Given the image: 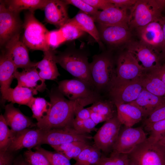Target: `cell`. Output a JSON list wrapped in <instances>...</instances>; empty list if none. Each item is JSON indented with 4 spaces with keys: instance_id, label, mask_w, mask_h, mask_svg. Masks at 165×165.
<instances>
[{
    "instance_id": "cell-8",
    "label": "cell",
    "mask_w": 165,
    "mask_h": 165,
    "mask_svg": "<svg viewBox=\"0 0 165 165\" xmlns=\"http://www.w3.org/2000/svg\"><path fill=\"white\" fill-rule=\"evenodd\" d=\"M126 48L139 65L146 72L160 68V54L151 47L139 41H129Z\"/></svg>"
},
{
    "instance_id": "cell-43",
    "label": "cell",
    "mask_w": 165,
    "mask_h": 165,
    "mask_svg": "<svg viewBox=\"0 0 165 165\" xmlns=\"http://www.w3.org/2000/svg\"><path fill=\"white\" fill-rule=\"evenodd\" d=\"M89 142L81 141L69 150L63 153L69 160L75 159L87 146L90 145Z\"/></svg>"
},
{
    "instance_id": "cell-32",
    "label": "cell",
    "mask_w": 165,
    "mask_h": 165,
    "mask_svg": "<svg viewBox=\"0 0 165 165\" xmlns=\"http://www.w3.org/2000/svg\"><path fill=\"white\" fill-rule=\"evenodd\" d=\"M114 103L110 99L103 98L96 101L90 107L91 111L96 113L104 117L106 121L117 115Z\"/></svg>"
},
{
    "instance_id": "cell-18",
    "label": "cell",
    "mask_w": 165,
    "mask_h": 165,
    "mask_svg": "<svg viewBox=\"0 0 165 165\" xmlns=\"http://www.w3.org/2000/svg\"><path fill=\"white\" fill-rule=\"evenodd\" d=\"M127 9L112 7L101 11H98L92 17L99 24L107 26H121L128 27L129 15Z\"/></svg>"
},
{
    "instance_id": "cell-36",
    "label": "cell",
    "mask_w": 165,
    "mask_h": 165,
    "mask_svg": "<svg viewBox=\"0 0 165 165\" xmlns=\"http://www.w3.org/2000/svg\"><path fill=\"white\" fill-rule=\"evenodd\" d=\"M59 29L65 41L73 40L78 38L83 35L86 33L69 20Z\"/></svg>"
},
{
    "instance_id": "cell-11",
    "label": "cell",
    "mask_w": 165,
    "mask_h": 165,
    "mask_svg": "<svg viewBox=\"0 0 165 165\" xmlns=\"http://www.w3.org/2000/svg\"><path fill=\"white\" fill-rule=\"evenodd\" d=\"M19 13L8 9L2 0H0V46H4L10 39L20 33L23 23L20 18Z\"/></svg>"
},
{
    "instance_id": "cell-15",
    "label": "cell",
    "mask_w": 165,
    "mask_h": 165,
    "mask_svg": "<svg viewBox=\"0 0 165 165\" xmlns=\"http://www.w3.org/2000/svg\"><path fill=\"white\" fill-rule=\"evenodd\" d=\"M161 17L145 26L136 28L140 41L153 48L160 54L164 42Z\"/></svg>"
},
{
    "instance_id": "cell-33",
    "label": "cell",
    "mask_w": 165,
    "mask_h": 165,
    "mask_svg": "<svg viewBox=\"0 0 165 165\" xmlns=\"http://www.w3.org/2000/svg\"><path fill=\"white\" fill-rule=\"evenodd\" d=\"M51 106L50 102L42 97H34L28 107L31 110L32 117L38 122L43 120L48 115Z\"/></svg>"
},
{
    "instance_id": "cell-9",
    "label": "cell",
    "mask_w": 165,
    "mask_h": 165,
    "mask_svg": "<svg viewBox=\"0 0 165 165\" xmlns=\"http://www.w3.org/2000/svg\"><path fill=\"white\" fill-rule=\"evenodd\" d=\"M143 89L139 81H125L116 77L107 92L114 104L129 103L137 99Z\"/></svg>"
},
{
    "instance_id": "cell-44",
    "label": "cell",
    "mask_w": 165,
    "mask_h": 165,
    "mask_svg": "<svg viewBox=\"0 0 165 165\" xmlns=\"http://www.w3.org/2000/svg\"><path fill=\"white\" fill-rule=\"evenodd\" d=\"M84 2L91 6L94 8L102 10L109 8L114 7L113 4L109 0H83Z\"/></svg>"
},
{
    "instance_id": "cell-20",
    "label": "cell",
    "mask_w": 165,
    "mask_h": 165,
    "mask_svg": "<svg viewBox=\"0 0 165 165\" xmlns=\"http://www.w3.org/2000/svg\"><path fill=\"white\" fill-rule=\"evenodd\" d=\"M101 41L112 46H118L130 41L131 36L128 27L99 24L97 28Z\"/></svg>"
},
{
    "instance_id": "cell-55",
    "label": "cell",
    "mask_w": 165,
    "mask_h": 165,
    "mask_svg": "<svg viewBox=\"0 0 165 165\" xmlns=\"http://www.w3.org/2000/svg\"><path fill=\"white\" fill-rule=\"evenodd\" d=\"M157 142L160 145L165 149V134Z\"/></svg>"
},
{
    "instance_id": "cell-5",
    "label": "cell",
    "mask_w": 165,
    "mask_h": 165,
    "mask_svg": "<svg viewBox=\"0 0 165 165\" xmlns=\"http://www.w3.org/2000/svg\"><path fill=\"white\" fill-rule=\"evenodd\" d=\"M23 28L22 41L28 48L44 52L50 49L48 42L50 31L35 17L34 12L29 11L25 14Z\"/></svg>"
},
{
    "instance_id": "cell-16",
    "label": "cell",
    "mask_w": 165,
    "mask_h": 165,
    "mask_svg": "<svg viewBox=\"0 0 165 165\" xmlns=\"http://www.w3.org/2000/svg\"><path fill=\"white\" fill-rule=\"evenodd\" d=\"M20 35H15L6 43L5 50L11 56L17 69L36 67V62L30 61L28 48L20 40Z\"/></svg>"
},
{
    "instance_id": "cell-19",
    "label": "cell",
    "mask_w": 165,
    "mask_h": 165,
    "mask_svg": "<svg viewBox=\"0 0 165 165\" xmlns=\"http://www.w3.org/2000/svg\"><path fill=\"white\" fill-rule=\"evenodd\" d=\"M36 67L23 69L20 72L16 70L14 73V78L17 81L18 86L29 89L34 95L37 94L38 91L41 92L46 88L45 80L39 76Z\"/></svg>"
},
{
    "instance_id": "cell-46",
    "label": "cell",
    "mask_w": 165,
    "mask_h": 165,
    "mask_svg": "<svg viewBox=\"0 0 165 165\" xmlns=\"http://www.w3.org/2000/svg\"><path fill=\"white\" fill-rule=\"evenodd\" d=\"M115 7L121 9H130L134 6L137 0H109Z\"/></svg>"
},
{
    "instance_id": "cell-7",
    "label": "cell",
    "mask_w": 165,
    "mask_h": 165,
    "mask_svg": "<svg viewBox=\"0 0 165 165\" xmlns=\"http://www.w3.org/2000/svg\"><path fill=\"white\" fill-rule=\"evenodd\" d=\"M129 156L137 165H165V149L150 137L138 145Z\"/></svg>"
},
{
    "instance_id": "cell-49",
    "label": "cell",
    "mask_w": 165,
    "mask_h": 165,
    "mask_svg": "<svg viewBox=\"0 0 165 165\" xmlns=\"http://www.w3.org/2000/svg\"><path fill=\"white\" fill-rule=\"evenodd\" d=\"M80 142L81 141L72 142L58 145L52 146L51 147L57 152L63 153L64 152L69 150Z\"/></svg>"
},
{
    "instance_id": "cell-12",
    "label": "cell",
    "mask_w": 165,
    "mask_h": 165,
    "mask_svg": "<svg viewBox=\"0 0 165 165\" xmlns=\"http://www.w3.org/2000/svg\"><path fill=\"white\" fill-rule=\"evenodd\" d=\"M121 125L117 115L106 121L93 137L94 145L105 153L112 150Z\"/></svg>"
},
{
    "instance_id": "cell-4",
    "label": "cell",
    "mask_w": 165,
    "mask_h": 165,
    "mask_svg": "<svg viewBox=\"0 0 165 165\" xmlns=\"http://www.w3.org/2000/svg\"><path fill=\"white\" fill-rule=\"evenodd\" d=\"M57 88L69 100L76 102L83 107L103 98L91 86L76 78L60 81Z\"/></svg>"
},
{
    "instance_id": "cell-25",
    "label": "cell",
    "mask_w": 165,
    "mask_h": 165,
    "mask_svg": "<svg viewBox=\"0 0 165 165\" xmlns=\"http://www.w3.org/2000/svg\"><path fill=\"white\" fill-rule=\"evenodd\" d=\"M56 52L50 49L44 52L43 58L36 62V67L39 70L40 77L44 80H54L60 75L55 60Z\"/></svg>"
},
{
    "instance_id": "cell-2",
    "label": "cell",
    "mask_w": 165,
    "mask_h": 165,
    "mask_svg": "<svg viewBox=\"0 0 165 165\" xmlns=\"http://www.w3.org/2000/svg\"><path fill=\"white\" fill-rule=\"evenodd\" d=\"M90 71L94 88L101 94L107 91L116 77L114 60L109 55L101 53L95 55L90 63Z\"/></svg>"
},
{
    "instance_id": "cell-51",
    "label": "cell",
    "mask_w": 165,
    "mask_h": 165,
    "mask_svg": "<svg viewBox=\"0 0 165 165\" xmlns=\"http://www.w3.org/2000/svg\"><path fill=\"white\" fill-rule=\"evenodd\" d=\"M96 165H115V159L113 155L111 153L109 157L102 155Z\"/></svg>"
},
{
    "instance_id": "cell-39",
    "label": "cell",
    "mask_w": 165,
    "mask_h": 165,
    "mask_svg": "<svg viewBox=\"0 0 165 165\" xmlns=\"http://www.w3.org/2000/svg\"><path fill=\"white\" fill-rule=\"evenodd\" d=\"M145 127L150 133L149 137L157 142L165 134V119Z\"/></svg>"
},
{
    "instance_id": "cell-31",
    "label": "cell",
    "mask_w": 165,
    "mask_h": 165,
    "mask_svg": "<svg viewBox=\"0 0 165 165\" xmlns=\"http://www.w3.org/2000/svg\"><path fill=\"white\" fill-rule=\"evenodd\" d=\"M101 156V151L94 144H90L84 148L75 159L76 162L73 165L96 164Z\"/></svg>"
},
{
    "instance_id": "cell-28",
    "label": "cell",
    "mask_w": 165,
    "mask_h": 165,
    "mask_svg": "<svg viewBox=\"0 0 165 165\" xmlns=\"http://www.w3.org/2000/svg\"><path fill=\"white\" fill-rule=\"evenodd\" d=\"M69 21L75 24L85 32L91 36L99 44H101L99 33L93 18L89 15L80 11Z\"/></svg>"
},
{
    "instance_id": "cell-54",
    "label": "cell",
    "mask_w": 165,
    "mask_h": 165,
    "mask_svg": "<svg viewBox=\"0 0 165 165\" xmlns=\"http://www.w3.org/2000/svg\"><path fill=\"white\" fill-rule=\"evenodd\" d=\"M12 165H30L21 157L14 160Z\"/></svg>"
},
{
    "instance_id": "cell-52",
    "label": "cell",
    "mask_w": 165,
    "mask_h": 165,
    "mask_svg": "<svg viewBox=\"0 0 165 165\" xmlns=\"http://www.w3.org/2000/svg\"><path fill=\"white\" fill-rule=\"evenodd\" d=\"M90 118L97 125L100 123L106 121V119L101 116L91 111Z\"/></svg>"
},
{
    "instance_id": "cell-21",
    "label": "cell",
    "mask_w": 165,
    "mask_h": 165,
    "mask_svg": "<svg viewBox=\"0 0 165 165\" xmlns=\"http://www.w3.org/2000/svg\"><path fill=\"white\" fill-rule=\"evenodd\" d=\"M67 5L64 0H50L44 9L45 21L61 28L70 19Z\"/></svg>"
},
{
    "instance_id": "cell-35",
    "label": "cell",
    "mask_w": 165,
    "mask_h": 165,
    "mask_svg": "<svg viewBox=\"0 0 165 165\" xmlns=\"http://www.w3.org/2000/svg\"><path fill=\"white\" fill-rule=\"evenodd\" d=\"M36 151L43 155L51 165H72L70 160L60 152H51L38 146L35 147Z\"/></svg>"
},
{
    "instance_id": "cell-42",
    "label": "cell",
    "mask_w": 165,
    "mask_h": 165,
    "mask_svg": "<svg viewBox=\"0 0 165 165\" xmlns=\"http://www.w3.org/2000/svg\"><path fill=\"white\" fill-rule=\"evenodd\" d=\"M48 42L50 49L54 50L61 44L65 42L59 29L49 31Z\"/></svg>"
},
{
    "instance_id": "cell-1",
    "label": "cell",
    "mask_w": 165,
    "mask_h": 165,
    "mask_svg": "<svg viewBox=\"0 0 165 165\" xmlns=\"http://www.w3.org/2000/svg\"><path fill=\"white\" fill-rule=\"evenodd\" d=\"M51 108L48 115L36 123L38 128L45 131L72 126L78 103L66 99L58 88L50 94Z\"/></svg>"
},
{
    "instance_id": "cell-45",
    "label": "cell",
    "mask_w": 165,
    "mask_h": 165,
    "mask_svg": "<svg viewBox=\"0 0 165 165\" xmlns=\"http://www.w3.org/2000/svg\"><path fill=\"white\" fill-rule=\"evenodd\" d=\"M91 111L89 107L84 108L78 105L75 112V119L78 120H83L90 117Z\"/></svg>"
},
{
    "instance_id": "cell-29",
    "label": "cell",
    "mask_w": 165,
    "mask_h": 165,
    "mask_svg": "<svg viewBox=\"0 0 165 165\" xmlns=\"http://www.w3.org/2000/svg\"><path fill=\"white\" fill-rule=\"evenodd\" d=\"M50 0H2L9 10L19 13L24 10L33 12L37 9H44Z\"/></svg>"
},
{
    "instance_id": "cell-56",
    "label": "cell",
    "mask_w": 165,
    "mask_h": 165,
    "mask_svg": "<svg viewBox=\"0 0 165 165\" xmlns=\"http://www.w3.org/2000/svg\"><path fill=\"white\" fill-rule=\"evenodd\" d=\"M129 165H137L136 164L134 163L130 159V161L129 162Z\"/></svg>"
},
{
    "instance_id": "cell-41",
    "label": "cell",
    "mask_w": 165,
    "mask_h": 165,
    "mask_svg": "<svg viewBox=\"0 0 165 165\" xmlns=\"http://www.w3.org/2000/svg\"><path fill=\"white\" fill-rule=\"evenodd\" d=\"M64 2L68 5L71 4L77 7L81 11L93 17L98 11L83 0H65Z\"/></svg>"
},
{
    "instance_id": "cell-53",
    "label": "cell",
    "mask_w": 165,
    "mask_h": 165,
    "mask_svg": "<svg viewBox=\"0 0 165 165\" xmlns=\"http://www.w3.org/2000/svg\"><path fill=\"white\" fill-rule=\"evenodd\" d=\"M163 36V45L160 54L161 58H165V16L161 17Z\"/></svg>"
},
{
    "instance_id": "cell-34",
    "label": "cell",
    "mask_w": 165,
    "mask_h": 165,
    "mask_svg": "<svg viewBox=\"0 0 165 165\" xmlns=\"http://www.w3.org/2000/svg\"><path fill=\"white\" fill-rule=\"evenodd\" d=\"M15 132L8 127L3 115L0 116V151H6Z\"/></svg>"
},
{
    "instance_id": "cell-26",
    "label": "cell",
    "mask_w": 165,
    "mask_h": 165,
    "mask_svg": "<svg viewBox=\"0 0 165 165\" xmlns=\"http://www.w3.org/2000/svg\"><path fill=\"white\" fill-rule=\"evenodd\" d=\"M17 69L12 58L5 50L0 57V83L1 93L10 87L14 73Z\"/></svg>"
},
{
    "instance_id": "cell-30",
    "label": "cell",
    "mask_w": 165,
    "mask_h": 165,
    "mask_svg": "<svg viewBox=\"0 0 165 165\" xmlns=\"http://www.w3.org/2000/svg\"><path fill=\"white\" fill-rule=\"evenodd\" d=\"M139 81L144 89L155 95L165 98V84L158 77L146 72Z\"/></svg>"
},
{
    "instance_id": "cell-37",
    "label": "cell",
    "mask_w": 165,
    "mask_h": 165,
    "mask_svg": "<svg viewBox=\"0 0 165 165\" xmlns=\"http://www.w3.org/2000/svg\"><path fill=\"white\" fill-rule=\"evenodd\" d=\"M24 156L25 160L30 165H51L43 155L37 151L28 150Z\"/></svg>"
},
{
    "instance_id": "cell-47",
    "label": "cell",
    "mask_w": 165,
    "mask_h": 165,
    "mask_svg": "<svg viewBox=\"0 0 165 165\" xmlns=\"http://www.w3.org/2000/svg\"><path fill=\"white\" fill-rule=\"evenodd\" d=\"M14 160L12 152L0 151V165H12Z\"/></svg>"
},
{
    "instance_id": "cell-50",
    "label": "cell",
    "mask_w": 165,
    "mask_h": 165,
    "mask_svg": "<svg viewBox=\"0 0 165 165\" xmlns=\"http://www.w3.org/2000/svg\"><path fill=\"white\" fill-rule=\"evenodd\" d=\"M147 72L158 77L165 84V63L160 68Z\"/></svg>"
},
{
    "instance_id": "cell-23",
    "label": "cell",
    "mask_w": 165,
    "mask_h": 165,
    "mask_svg": "<svg viewBox=\"0 0 165 165\" xmlns=\"http://www.w3.org/2000/svg\"><path fill=\"white\" fill-rule=\"evenodd\" d=\"M139 109L147 117L154 110L165 104V98L155 95L143 88L137 99L129 103Z\"/></svg>"
},
{
    "instance_id": "cell-14",
    "label": "cell",
    "mask_w": 165,
    "mask_h": 165,
    "mask_svg": "<svg viewBox=\"0 0 165 165\" xmlns=\"http://www.w3.org/2000/svg\"><path fill=\"white\" fill-rule=\"evenodd\" d=\"M116 63V78L122 80L139 81L146 72L127 50L119 55Z\"/></svg>"
},
{
    "instance_id": "cell-22",
    "label": "cell",
    "mask_w": 165,
    "mask_h": 165,
    "mask_svg": "<svg viewBox=\"0 0 165 165\" xmlns=\"http://www.w3.org/2000/svg\"><path fill=\"white\" fill-rule=\"evenodd\" d=\"M5 108L4 117L8 126L14 132H17L36 126V123L15 107L13 104L6 105Z\"/></svg>"
},
{
    "instance_id": "cell-6",
    "label": "cell",
    "mask_w": 165,
    "mask_h": 165,
    "mask_svg": "<svg viewBox=\"0 0 165 165\" xmlns=\"http://www.w3.org/2000/svg\"><path fill=\"white\" fill-rule=\"evenodd\" d=\"M165 8V0H137L130 9L128 27L131 29L145 26L160 18Z\"/></svg>"
},
{
    "instance_id": "cell-57",
    "label": "cell",
    "mask_w": 165,
    "mask_h": 165,
    "mask_svg": "<svg viewBox=\"0 0 165 165\" xmlns=\"http://www.w3.org/2000/svg\"><path fill=\"white\" fill-rule=\"evenodd\" d=\"M96 165V164H94V165Z\"/></svg>"
},
{
    "instance_id": "cell-40",
    "label": "cell",
    "mask_w": 165,
    "mask_h": 165,
    "mask_svg": "<svg viewBox=\"0 0 165 165\" xmlns=\"http://www.w3.org/2000/svg\"><path fill=\"white\" fill-rule=\"evenodd\" d=\"M165 119V104L154 110L145 119L144 124L146 127L155 123Z\"/></svg>"
},
{
    "instance_id": "cell-27",
    "label": "cell",
    "mask_w": 165,
    "mask_h": 165,
    "mask_svg": "<svg viewBox=\"0 0 165 165\" xmlns=\"http://www.w3.org/2000/svg\"><path fill=\"white\" fill-rule=\"evenodd\" d=\"M2 99L11 103H17L28 106L34 97L32 91L29 88L16 86L10 87L1 93Z\"/></svg>"
},
{
    "instance_id": "cell-13",
    "label": "cell",
    "mask_w": 165,
    "mask_h": 165,
    "mask_svg": "<svg viewBox=\"0 0 165 165\" xmlns=\"http://www.w3.org/2000/svg\"><path fill=\"white\" fill-rule=\"evenodd\" d=\"M147 138L145 133L141 127H125L119 132L112 152L129 154Z\"/></svg>"
},
{
    "instance_id": "cell-48",
    "label": "cell",
    "mask_w": 165,
    "mask_h": 165,
    "mask_svg": "<svg viewBox=\"0 0 165 165\" xmlns=\"http://www.w3.org/2000/svg\"><path fill=\"white\" fill-rule=\"evenodd\" d=\"M114 156L115 165H129L130 161L129 154L112 152Z\"/></svg>"
},
{
    "instance_id": "cell-3",
    "label": "cell",
    "mask_w": 165,
    "mask_h": 165,
    "mask_svg": "<svg viewBox=\"0 0 165 165\" xmlns=\"http://www.w3.org/2000/svg\"><path fill=\"white\" fill-rule=\"evenodd\" d=\"M57 63L75 78L85 82L94 89L87 55L79 51L67 50L55 55Z\"/></svg>"
},
{
    "instance_id": "cell-24",
    "label": "cell",
    "mask_w": 165,
    "mask_h": 165,
    "mask_svg": "<svg viewBox=\"0 0 165 165\" xmlns=\"http://www.w3.org/2000/svg\"><path fill=\"white\" fill-rule=\"evenodd\" d=\"M117 116L121 123L126 127H132L144 117L138 108L129 103H115Z\"/></svg>"
},
{
    "instance_id": "cell-10",
    "label": "cell",
    "mask_w": 165,
    "mask_h": 165,
    "mask_svg": "<svg viewBox=\"0 0 165 165\" xmlns=\"http://www.w3.org/2000/svg\"><path fill=\"white\" fill-rule=\"evenodd\" d=\"M93 138L88 134L78 132L71 126L43 130L40 145L47 144L52 146L75 141L89 142Z\"/></svg>"
},
{
    "instance_id": "cell-38",
    "label": "cell",
    "mask_w": 165,
    "mask_h": 165,
    "mask_svg": "<svg viewBox=\"0 0 165 165\" xmlns=\"http://www.w3.org/2000/svg\"><path fill=\"white\" fill-rule=\"evenodd\" d=\"M97 125L90 118L83 120H77L74 118L72 123V127L78 132L83 134H88L96 131Z\"/></svg>"
},
{
    "instance_id": "cell-17",
    "label": "cell",
    "mask_w": 165,
    "mask_h": 165,
    "mask_svg": "<svg viewBox=\"0 0 165 165\" xmlns=\"http://www.w3.org/2000/svg\"><path fill=\"white\" fill-rule=\"evenodd\" d=\"M43 130L39 129L27 128L15 132L7 150L13 152L24 148L30 150L40 145Z\"/></svg>"
}]
</instances>
